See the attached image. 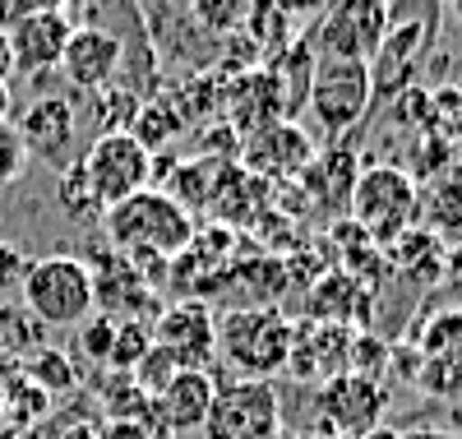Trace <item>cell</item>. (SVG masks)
Listing matches in <instances>:
<instances>
[{
  "label": "cell",
  "instance_id": "obj_1",
  "mask_svg": "<svg viewBox=\"0 0 462 439\" xmlns=\"http://www.w3.org/2000/svg\"><path fill=\"white\" fill-rule=\"evenodd\" d=\"M217 356L236 379H273L291 356V319L278 305H236L217 319Z\"/></svg>",
  "mask_w": 462,
  "mask_h": 439
},
{
  "label": "cell",
  "instance_id": "obj_2",
  "mask_svg": "<svg viewBox=\"0 0 462 439\" xmlns=\"http://www.w3.org/2000/svg\"><path fill=\"white\" fill-rule=\"evenodd\" d=\"M102 222H106V241L116 250H152V255L176 259L195 241V218L158 185L121 199L116 209L102 213Z\"/></svg>",
  "mask_w": 462,
  "mask_h": 439
},
{
  "label": "cell",
  "instance_id": "obj_3",
  "mask_svg": "<svg viewBox=\"0 0 462 439\" xmlns=\"http://www.w3.org/2000/svg\"><path fill=\"white\" fill-rule=\"evenodd\" d=\"M19 296H23V310L42 329H79L84 319L97 310L93 305V273H88L84 259H74V255L32 259Z\"/></svg>",
  "mask_w": 462,
  "mask_h": 439
},
{
  "label": "cell",
  "instance_id": "obj_4",
  "mask_svg": "<svg viewBox=\"0 0 462 439\" xmlns=\"http://www.w3.org/2000/svg\"><path fill=\"white\" fill-rule=\"evenodd\" d=\"M370 241L383 250L389 241H398L402 231L416 227L420 218V185L407 176V167L398 163H379V167H361L356 185H352V204H346Z\"/></svg>",
  "mask_w": 462,
  "mask_h": 439
},
{
  "label": "cell",
  "instance_id": "obj_5",
  "mask_svg": "<svg viewBox=\"0 0 462 439\" xmlns=\"http://www.w3.org/2000/svg\"><path fill=\"white\" fill-rule=\"evenodd\" d=\"M374 102V79L365 61H319L315 65V84H310V102L305 111L315 116V126L337 144L352 135Z\"/></svg>",
  "mask_w": 462,
  "mask_h": 439
},
{
  "label": "cell",
  "instance_id": "obj_6",
  "mask_svg": "<svg viewBox=\"0 0 462 439\" xmlns=\"http://www.w3.org/2000/svg\"><path fill=\"white\" fill-rule=\"evenodd\" d=\"M393 14L389 0H333V5L319 14L310 47H319V61H374L383 33H389Z\"/></svg>",
  "mask_w": 462,
  "mask_h": 439
},
{
  "label": "cell",
  "instance_id": "obj_7",
  "mask_svg": "<svg viewBox=\"0 0 462 439\" xmlns=\"http://www.w3.org/2000/svg\"><path fill=\"white\" fill-rule=\"evenodd\" d=\"M79 167H84V176L93 185V199L102 204V213L152 185V153L130 130L97 135L88 144V153L79 157Z\"/></svg>",
  "mask_w": 462,
  "mask_h": 439
},
{
  "label": "cell",
  "instance_id": "obj_8",
  "mask_svg": "<svg viewBox=\"0 0 462 439\" xmlns=\"http://www.w3.org/2000/svg\"><path fill=\"white\" fill-rule=\"evenodd\" d=\"M282 421V397L273 379H226L213 393L204 421L208 439H273Z\"/></svg>",
  "mask_w": 462,
  "mask_h": 439
},
{
  "label": "cell",
  "instance_id": "obj_9",
  "mask_svg": "<svg viewBox=\"0 0 462 439\" xmlns=\"http://www.w3.org/2000/svg\"><path fill=\"white\" fill-rule=\"evenodd\" d=\"M315 139L305 135L296 121H273V126H263L254 135L241 139V153H236V163L268 181V185H287V181H300V172L315 163Z\"/></svg>",
  "mask_w": 462,
  "mask_h": 439
},
{
  "label": "cell",
  "instance_id": "obj_10",
  "mask_svg": "<svg viewBox=\"0 0 462 439\" xmlns=\"http://www.w3.org/2000/svg\"><path fill=\"white\" fill-rule=\"evenodd\" d=\"M152 342L162 351L176 356L180 370H208L217 361V319L208 310V301L185 296L176 305H167L158 319H152Z\"/></svg>",
  "mask_w": 462,
  "mask_h": 439
},
{
  "label": "cell",
  "instance_id": "obj_11",
  "mask_svg": "<svg viewBox=\"0 0 462 439\" xmlns=\"http://www.w3.org/2000/svg\"><path fill=\"white\" fill-rule=\"evenodd\" d=\"M23 153H32L37 163H47L51 172L74 167V139H79V111L69 98H37L23 107L19 126H14Z\"/></svg>",
  "mask_w": 462,
  "mask_h": 439
},
{
  "label": "cell",
  "instance_id": "obj_12",
  "mask_svg": "<svg viewBox=\"0 0 462 439\" xmlns=\"http://www.w3.org/2000/svg\"><path fill=\"white\" fill-rule=\"evenodd\" d=\"M88 273H93V305H97V314H106V319H143V310H152L158 301V292H152L143 277L134 273V264L116 250V246H106V250H97V246H88Z\"/></svg>",
  "mask_w": 462,
  "mask_h": 439
},
{
  "label": "cell",
  "instance_id": "obj_13",
  "mask_svg": "<svg viewBox=\"0 0 462 439\" xmlns=\"http://www.w3.org/2000/svg\"><path fill=\"white\" fill-rule=\"evenodd\" d=\"M125 65V42L116 37L111 28H97V23H84L69 33L65 42V56H60V74L69 89H79L84 98L106 89L116 74Z\"/></svg>",
  "mask_w": 462,
  "mask_h": 439
},
{
  "label": "cell",
  "instance_id": "obj_14",
  "mask_svg": "<svg viewBox=\"0 0 462 439\" xmlns=\"http://www.w3.org/2000/svg\"><path fill=\"white\" fill-rule=\"evenodd\" d=\"M319 403H324V425L342 439H361L365 430L379 425L383 407H389V393H383L379 379H365V375H337L328 384H319Z\"/></svg>",
  "mask_w": 462,
  "mask_h": 439
},
{
  "label": "cell",
  "instance_id": "obj_15",
  "mask_svg": "<svg viewBox=\"0 0 462 439\" xmlns=\"http://www.w3.org/2000/svg\"><path fill=\"white\" fill-rule=\"evenodd\" d=\"M287 370L296 379H310V384H328L337 375L352 370V329H337V324H291V356H287Z\"/></svg>",
  "mask_w": 462,
  "mask_h": 439
},
{
  "label": "cell",
  "instance_id": "obj_16",
  "mask_svg": "<svg viewBox=\"0 0 462 439\" xmlns=\"http://www.w3.org/2000/svg\"><path fill=\"white\" fill-rule=\"evenodd\" d=\"M69 10H37L28 19H19L10 28V51H14V70L19 74H47L60 65L65 42H69Z\"/></svg>",
  "mask_w": 462,
  "mask_h": 439
},
{
  "label": "cell",
  "instance_id": "obj_17",
  "mask_svg": "<svg viewBox=\"0 0 462 439\" xmlns=\"http://www.w3.org/2000/svg\"><path fill=\"white\" fill-rule=\"evenodd\" d=\"M370 305H374V292L342 268L324 273L319 283L305 287V310H310L315 324H337V329L370 324Z\"/></svg>",
  "mask_w": 462,
  "mask_h": 439
},
{
  "label": "cell",
  "instance_id": "obj_18",
  "mask_svg": "<svg viewBox=\"0 0 462 439\" xmlns=\"http://www.w3.org/2000/svg\"><path fill=\"white\" fill-rule=\"evenodd\" d=\"M222 102H226V126L236 130L241 139L263 130V126H273V121H282L278 84H273V74H268L263 65L231 79V89H222Z\"/></svg>",
  "mask_w": 462,
  "mask_h": 439
},
{
  "label": "cell",
  "instance_id": "obj_19",
  "mask_svg": "<svg viewBox=\"0 0 462 439\" xmlns=\"http://www.w3.org/2000/svg\"><path fill=\"white\" fill-rule=\"evenodd\" d=\"M213 375L208 370H180L158 397H152V416H158L171 434H185V430H204L208 421V407H213Z\"/></svg>",
  "mask_w": 462,
  "mask_h": 439
},
{
  "label": "cell",
  "instance_id": "obj_20",
  "mask_svg": "<svg viewBox=\"0 0 462 439\" xmlns=\"http://www.w3.org/2000/svg\"><path fill=\"white\" fill-rule=\"evenodd\" d=\"M273 194V185L250 176L241 163H222L217 176H213V194H208V209L222 218V227H245V222H259V213L268 209V199Z\"/></svg>",
  "mask_w": 462,
  "mask_h": 439
},
{
  "label": "cell",
  "instance_id": "obj_21",
  "mask_svg": "<svg viewBox=\"0 0 462 439\" xmlns=\"http://www.w3.org/2000/svg\"><path fill=\"white\" fill-rule=\"evenodd\" d=\"M356 176H361V167H356L352 139H337L328 153H315V163L300 172V190H305V199H315V204L346 209V204H352Z\"/></svg>",
  "mask_w": 462,
  "mask_h": 439
},
{
  "label": "cell",
  "instance_id": "obj_22",
  "mask_svg": "<svg viewBox=\"0 0 462 439\" xmlns=\"http://www.w3.org/2000/svg\"><path fill=\"white\" fill-rule=\"evenodd\" d=\"M315 47H310V37H296V42L287 51H278L273 61H268L263 70L273 74V84H278V98H282V121H296V116L305 111V102H310V84H315Z\"/></svg>",
  "mask_w": 462,
  "mask_h": 439
},
{
  "label": "cell",
  "instance_id": "obj_23",
  "mask_svg": "<svg viewBox=\"0 0 462 439\" xmlns=\"http://www.w3.org/2000/svg\"><path fill=\"white\" fill-rule=\"evenodd\" d=\"M47 412H51V397L23 370H0V439H10L14 430L42 425Z\"/></svg>",
  "mask_w": 462,
  "mask_h": 439
},
{
  "label": "cell",
  "instance_id": "obj_24",
  "mask_svg": "<svg viewBox=\"0 0 462 439\" xmlns=\"http://www.w3.org/2000/svg\"><path fill=\"white\" fill-rule=\"evenodd\" d=\"M37 347H47V329L23 305L0 301V370H19Z\"/></svg>",
  "mask_w": 462,
  "mask_h": 439
},
{
  "label": "cell",
  "instance_id": "obj_25",
  "mask_svg": "<svg viewBox=\"0 0 462 439\" xmlns=\"http://www.w3.org/2000/svg\"><path fill=\"white\" fill-rule=\"evenodd\" d=\"M383 264H389V268H402V273H411V277H420V283H430V277H439L444 246H439L435 231L411 227V231L398 236V241L383 246Z\"/></svg>",
  "mask_w": 462,
  "mask_h": 439
},
{
  "label": "cell",
  "instance_id": "obj_26",
  "mask_svg": "<svg viewBox=\"0 0 462 439\" xmlns=\"http://www.w3.org/2000/svg\"><path fill=\"white\" fill-rule=\"evenodd\" d=\"M420 213L435 222V236H439V231H448V236L462 231V167H457V163H453L444 176L430 181L426 199H420Z\"/></svg>",
  "mask_w": 462,
  "mask_h": 439
},
{
  "label": "cell",
  "instance_id": "obj_27",
  "mask_svg": "<svg viewBox=\"0 0 462 439\" xmlns=\"http://www.w3.org/2000/svg\"><path fill=\"white\" fill-rule=\"evenodd\" d=\"M19 370H23L37 388H42L47 397H56V393H74V388H79V366L69 361V351H60V347H51V342H47V347H37Z\"/></svg>",
  "mask_w": 462,
  "mask_h": 439
},
{
  "label": "cell",
  "instance_id": "obj_28",
  "mask_svg": "<svg viewBox=\"0 0 462 439\" xmlns=\"http://www.w3.org/2000/svg\"><path fill=\"white\" fill-rule=\"evenodd\" d=\"M176 130H185V116L176 111L171 98H148V102L139 107V116L130 121V135H134L148 153L167 148V144L176 139Z\"/></svg>",
  "mask_w": 462,
  "mask_h": 439
},
{
  "label": "cell",
  "instance_id": "obj_29",
  "mask_svg": "<svg viewBox=\"0 0 462 439\" xmlns=\"http://www.w3.org/2000/svg\"><path fill=\"white\" fill-rule=\"evenodd\" d=\"M88 107H93L97 135H111V130H130V121L139 116L143 98H139V89H130V84H106V89L88 93Z\"/></svg>",
  "mask_w": 462,
  "mask_h": 439
},
{
  "label": "cell",
  "instance_id": "obj_30",
  "mask_svg": "<svg viewBox=\"0 0 462 439\" xmlns=\"http://www.w3.org/2000/svg\"><path fill=\"white\" fill-rule=\"evenodd\" d=\"M416 351L430 356V361H457L462 366V310L430 314L420 338H416Z\"/></svg>",
  "mask_w": 462,
  "mask_h": 439
},
{
  "label": "cell",
  "instance_id": "obj_31",
  "mask_svg": "<svg viewBox=\"0 0 462 439\" xmlns=\"http://www.w3.org/2000/svg\"><path fill=\"white\" fill-rule=\"evenodd\" d=\"M217 157H195V163H180V172L171 176V199L195 218V209H208V194H213V176H217Z\"/></svg>",
  "mask_w": 462,
  "mask_h": 439
},
{
  "label": "cell",
  "instance_id": "obj_32",
  "mask_svg": "<svg viewBox=\"0 0 462 439\" xmlns=\"http://www.w3.org/2000/svg\"><path fill=\"white\" fill-rule=\"evenodd\" d=\"M254 10H259V0H189V14H195V23H199L204 33H213V37L241 33Z\"/></svg>",
  "mask_w": 462,
  "mask_h": 439
},
{
  "label": "cell",
  "instance_id": "obj_33",
  "mask_svg": "<svg viewBox=\"0 0 462 439\" xmlns=\"http://www.w3.org/2000/svg\"><path fill=\"white\" fill-rule=\"evenodd\" d=\"M148 347H152V329L143 324V319H121V324H116V342H111L106 366L116 375H134V366L148 356Z\"/></svg>",
  "mask_w": 462,
  "mask_h": 439
},
{
  "label": "cell",
  "instance_id": "obj_34",
  "mask_svg": "<svg viewBox=\"0 0 462 439\" xmlns=\"http://www.w3.org/2000/svg\"><path fill=\"white\" fill-rule=\"evenodd\" d=\"M407 157H411V172H407L411 181H435V176H444V172L453 167V144H448L439 130L426 126V130L416 135V144H411Z\"/></svg>",
  "mask_w": 462,
  "mask_h": 439
},
{
  "label": "cell",
  "instance_id": "obj_35",
  "mask_svg": "<svg viewBox=\"0 0 462 439\" xmlns=\"http://www.w3.org/2000/svg\"><path fill=\"white\" fill-rule=\"evenodd\" d=\"M56 199H60V209H65L74 222H97V218H102V204L93 199V185H88V176H84V167H79V163L60 172Z\"/></svg>",
  "mask_w": 462,
  "mask_h": 439
},
{
  "label": "cell",
  "instance_id": "obj_36",
  "mask_svg": "<svg viewBox=\"0 0 462 439\" xmlns=\"http://www.w3.org/2000/svg\"><path fill=\"white\" fill-rule=\"evenodd\" d=\"M176 375H180L176 356H171V351H162L158 342H152V347H148V356H143V361L134 366V384H139L148 397H158V393H162V388H167Z\"/></svg>",
  "mask_w": 462,
  "mask_h": 439
},
{
  "label": "cell",
  "instance_id": "obj_37",
  "mask_svg": "<svg viewBox=\"0 0 462 439\" xmlns=\"http://www.w3.org/2000/svg\"><path fill=\"white\" fill-rule=\"evenodd\" d=\"M111 342H116V319H106V314L93 310L84 324H79V347H84V356H88L93 366H106Z\"/></svg>",
  "mask_w": 462,
  "mask_h": 439
},
{
  "label": "cell",
  "instance_id": "obj_38",
  "mask_svg": "<svg viewBox=\"0 0 462 439\" xmlns=\"http://www.w3.org/2000/svg\"><path fill=\"white\" fill-rule=\"evenodd\" d=\"M28 255L14 241H0V301H14L23 292V277H28Z\"/></svg>",
  "mask_w": 462,
  "mask_h": 439
},
{
  "label": "cell",
  "instance_id": "obj_39",
  "mask_svg": "<svg viewBox=\"0 0 462 439\" xmlns=\"http://www.w3.org/2000/svg\"><path fill=\"white\" fill-rule=\"evenodd\" d=\"M383 361H389V347H383L374 333H352V375L379 379Z\"/></svg>",
  "mask_w": 462,
  "mask_h": 439
},
{
  "label": "cell",
  "instance_id": "obj_40",
  "mask_svg": "<svg viewBox=\"0 0 462 439\" xmlns=\"http://www.w3.org/2000/svg\"><path fill=\"white\" fill-rule=\"evenodd\" d=\"M23 163H28V153L14 135V126H0V185H10L23 176Z\"/></svg>",
  "mask_w": 462,
  "mask_h": 439
},
{
  "label": "cell",
  "instance_id": "obj_41",
  "mask_svg": "<svg viewBox=\"0 0 462 439\" xmlns=\"http://www.w3.org/2000/svg\"><path fill=\"white\" fill-rule=\"evenodd\" d=\"M28 14H37V5L32 0H0V33H10L19 19H28Z\"/></svg>",
  "mask_w": 462,
  "mask_h": 439
},
{
  "label": "cell",
  "instance_id": "obj_42",
  "mask_svg": "<svg viewBox=\"0 0 462 439\" xmlns=\"http://www.w3.org/2000/svg\"><path fill=\"white\" fill-rule=\"evenodd\" d=\"M278 5H282L287 14H324L333 0H278Z\"/></svg>",
  "mask_w": 462,
  "mask_h": 439
},
{
  "label": "cell",
  "instance_id": "obj_43",
  "mask_svg": "<svg viewBox=\"0 0 462 439\" xmlns=\"http://www.w3.org/2000/svg\"><path fill=\"white\" fill-rule=\"evenodd\" d=\"M14 74V51H10V33H0V84H10Z\"/></svg>",
  "mask_w": 462,
  "mask_h": 439
},
{
  "label": "cell",
  "instance_id": "obj_44",
  "mask_svg": "<svg viewBox=\"0 0 462 439\" xmlns=\"http://www.w3.org/2000/svg\"><path fill=\"white\" fill-rule=\"evenodd\" d=\"M402 439H462V434H448V430H407Z\"/></svg>",
  "mask_w": 462,
  "mask_h": 439
},
{
  "label": "cell",
  "instance_id": "obj_45",
  "mask_svg": "<svg viewBox=\"0 0 462 439\" xmlns=\"http://www.w3.org/2000/svg\"><path fill=\"white\" fill-rule=\"evenodd\" d=\"M60 439H97V430H93V425H84V421H79V425H69V430H65V434H60Z\"/></svg>",
  "mask_w": 462,
  "mask_h": 439
},
{
  "label": "cell",
  "instance_id": "obj_46",
  "mask_svg": "<svg viewBox=\"0 0 462 439\" xmlns=\"http://www.w3.org/2000/svg\"><path fill=\"white\" fill-rule=\"evenodd\" d=\"M361 439H402V430H393V425H374V430H365Z\"/></svg>",
  "mask_w": 462,
  "mask_h": 439
},
{
  "label": "cell",
  "instance_id": "obj_47",
  "mask_svg": "<svg viewBox=\"0 0 462 439\" xmlns=\"http://www.w3.org/2000/svg\"><path fill=\"white\" fill-rule=\"evenodd\" d=\"M10 84H0V126H10Z\"/></svg>",
  "mask_w": 462,
  "mask_h": 439
},
{
  "label": "cell",
  "instance_id": "obj_48",
  "mask_svg": "<svg viewBox=\"0 0 462 439\" xmlns=\"http://www.w3.org/2000/svg\"><path fill=\"white\" fill-rule=\"evenodd\" d=\"M37 10H65V0H32Z\"/></svg>",
  "mask_w": 462,
  "mask_h": 439
},
{
  "label": "cell",
  "instance_id": "obj_49",
  "mask_svg": "<svg viewBox=\"0 0 462 439\" xmlns=\"http://www.w3.org/2000/svg\"><path fill=\"white\" fill-rule=\"evenodd\" d=\"M444 10H448V14H453V19L462 23V0H444Z\"/></svg>",
  "mask_w": 462,
  "mask_h": 439
},
{
  "label": "cell",
  "instance_id": "obj_50",
  "mask_svg": "<svg viewBox=\"0 0 462 439\" xmlns=\"http://www.w3.org/2000/svg\"><path fill=\"white\" fill-rule=\"evenodd\" d=\"M457 407H462V393H457Z\"/></svg>",
  "mask_w": 462,
  "mask_h": 439
}]
</instances>
